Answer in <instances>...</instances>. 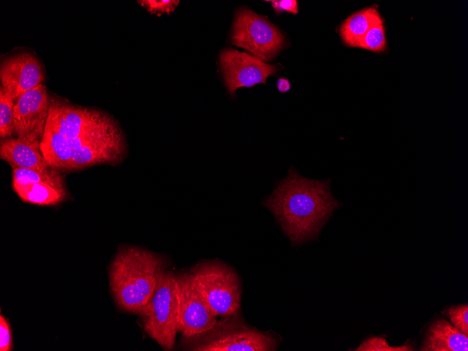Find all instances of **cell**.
<instances>
[{
  "mask_svg": "<svg viewBox=\"0 0 468 351\" xmlns=\"http://www.w3.org/2000/svg\"><path fill=\"white\" fill-rule=\"evenodd\" d=\"M330 184V179L303 177L291 167L265 198L263 205L275 216L292 245L317 238L333 211L341 206L333 197Z\"/></svg>",
  "mask_w": 468,
  "mask_h": 351,
  "instance_id": "6da1fadb",
  "label": "cell"
},
{
  "mask_svg": "<svg viewBox=\"0 0 468 351\" xmlns=\"http://www.w3.org/2000/svg\"><path fill=\"white\" fill-rule=\"evenodd\" d=\"M164 269V260L157 254L136 246L120 247L109 272L111 291L118 306L139 315L153 295Z\"/></svg>",
  "mask_w": 468,
  "mask_h": 351,
  "instance_id": "7a4b0ae2",
  "label": "cell"
},
{
  "mask_svg": "<svg viewBox=\"0 0 468 351\" xmlns=\"http://www.w3.org/2000/svg\"><path fill=\"white\" fill-rule=\"evenodd\" d=\"M182 349L192 351H273L270 334L249 326L239 315L221 317L209 330L181 339Z\"/></svg>",
  "mask_w": 468,
  "mask_h": 351,
  "instance_id": "3957f363",
  "label": "cell"
},
{
  "mask_svg": "<svg viewBox=\"0 0 468 351\" xmlns=\"http://www.w3.org/2000/svg\"><path fill=\"white\" fill-rule=\"evenodd\" d=\"M48 117L72 149L95 138L123 131L108 113L95 109L73 104L60 97H49Z\"/></svg>",
  "mask_w": 468,
  "mask_h": 351,
  "instance_id": "277c9868",
  "label": "cell"
},
{
  "mask_svg": "<svg viewBox=\"0 0 468 351\" xmlns=\"http://www.w3.org/2000/svg\"><path fill=\"white\" fill-rule=\"evenodd\" d=\"M205 301L216 316L239 315L240 282L236 273L219 261H205L189 271Z\"/></svg>",
  "mask_w": 468,
  "mask_h": 351,
  "instance_id": "5b68a950",
  "label": "cell"
},
{
  "mask_svg": "<svg viewBox=\"0 0 468 351\" xmlns=\"http://www.w3.org/2000/svg\"><path fill=\"white\" fill-rule=\"evenodd\" d=\"M176 275L163 270L156 289L139 316L145 332L163 348L174 347L177 331V298Z\"/></svg>",
  "mask_w": 468,
  "mask_h": 351,
  "instance_id": "8992f818",
  "label": "cell"
},
{
  "mask_svg": "<svg viewBox=\"0 0 468 351\" xmlns=\"http://www.w3.org/2000/svg\"><path fill=\"white\" fill-rule=\"evenodd\" d=\"M230 39L264 62L273 59L284 44L283 34L274 25L247 8L236 12Z\"/></svg>",
  "mask_w": 468,
  "mask_h": 351,
  "instance_id": "52a82bcc",
  "label": "cell"
},
{
  "mask_svg": "<svg viewBox=\"0 0 468 351\" xmlns=\"http://www.w3.org/2000/svg\"><path fill=\"white\" fill-rule=\"evenodd\" d=\"M177 331L188 338L211 329L218 320L189 272L176 275Z\"/></svg>",
  "mask_w": 468,
  "mask_h": 351,
  "instance_id": "ba28073f",
  "label": "cell"
},
{
  "mask_svg": "<svg viewBox=\"0 0 468 351\" xmlns=\"http://www.w3.org/2000/svg\"><path fill=\"white\" fill-rule=\"evenodd\" d=\"M219 62L225 84L232 96L239 88L266 83L267 78L277 70L276 66L251 53L230 48L221 51Z\"/></svg>",
  "mask_w": 468,
  "mask_h": 351,
  "instance_id": "9c48e42d",
  "label": "cell"
},
{
  "mask_svg": "<svg viewBox=\"0 0 468 351\" xmlns=\"http://www.w3.org/2000/svg\"><path fill=\"white\" fill-rule=\"evenodd\" d=\"M49 108L50 99L43 83L24 93L13 109L14 137L41 142Z\"/></svg>",
  "mask_w": 468,
  "mask_h": 351,
  "instance_id": "30bf717a",
  "label": "cell"
},
{
  "mask_svg": "<svg viewBox=\"0 0 468 351\" xmlns=\"http://www.w3.org/2000/svg\"><path fill=\"white\" fill-rule=\"evenodd\" d=\"M0 79L1 85L16 102L24 93L43 83L45 75L34 55L20 52L1 60Z\"/></svg>",
  "mask_w": 468,
  "mask_h": 351,
  "instance_id": "8fae6325",
  "label": "cell"
},
{
  "mask_svg": "<svg viewBox=\"0 0 468 351\" xmlns=\"http://www.w3.org/2000/svg\"><path fill=\"white\" fill-rule=\"evenodd\" d=\"M127 144L123 131L91 139L73 149L70 170L97 164L118 165L125 158Z\"/></svg>",
  "mask_w": 468,
  "mask_h": 351,
  "instance_id": "7c38bea8",
  "label": "cell"
},
{
  "mask_svg": "<svg viewBox=\"0 0 468 351\" xmlns=\"http://www.w3.org/2000/svg\"><path fill=\"white\" fill-rule=\"evenodd\" d=\"M40 142L11 137L1 139L0 157L14 168H28L41 172L51 167L40 148Z\"/></svg>",
  "mask_w": 468,
  "mask_h": 351,
  "instance_id": "4fadbf2b",
  "label": "cell"
},
{
  "mask_svg": "<svg viewBox=\"0 0 468 351\" xmlns=\"http://www.w3.org/2000/svg\"><path fill=\"white\" fill-rule=\"evenodd\" d=\"M420 350L467 351L468 336L445 319L439 318L428 328Z\"/></svg>",
  "mask_w": 468,
  "mask_h": 351,
  "instance_id": "5bb4252c",
  "label": "cell"
},
{
  "mask_svg": "<svg viewBox=\"0 0 468 351\" xmlns=\"http://www.w3.org/2000/svg\"><path fill=\"white\" fill-rule=\"evenodd\" d=\"M40 148L51 167L59 170H70L72 149L68 139L59 132L49 117L40 143Z\"/></svg>",
  "mask_w": 468,
  "mask_h": 351,
  "instance_id": "9a60e30c",
  "label": "cell"
},
{
  "mask_svg": "<svg viewBox=\"0 0 468 351\" xmlns=\"http://www.w3.org/2000/svg\"><path fill=\"white\" fill-rule=\"evenodd\" d=\"M382 20L375 7H368L352 14L340 27V36L343 42L349 47H355L367 31L374 24Z\"/></svg>",
  "mask_w": 468,
  "mask_h": 351,
  "instance_id": "2e32d148",
  "label": "cell"
},
{
  "mask_svg": "<svg viewBox=\"0 0 468 351\" xmlns=\"http://www.w3.org/2000/svg\"><path fill=\"white\" fill-rule=\"evenodd\" d=\"M13 188L22 201L41 206L57 205L67 195L65 186L43 182L27 185L13 184Z\"/></svg>",
  "mask_w": 468,
  "mask_h": 351,
  "instance_id": "e0dca14e",
  "label": "cell"
},
{
  "mask_svg": "<svg viewBox=\"0 0 468 351\" xmlns=\"http://www.w3.org/2000/svg\"><path fill=\"white\" fill-rule=\"evenodd\" d=\"M41 182L65 186L64 178L59 170L52 168L41 172L28 168L13 169V184L27 185Z\"/></svg>",
  "mask_w": 468,
  "mask_h": 351,
  "instance_id": "ac0fdd59",
  "label": "cell"
},
{
  "mask_svg": "<svg viewBox=\"0 0 468 351\" xmlns=\"http://www.w3.org/2000/svg\"><path fill=\"white\" fill-rule=\"evenodd\" d=\"M15 102L4 88L0 87V137L14 136L13 109Z\"/></svg>",
  "mask_w": 468,
  "mask_h": 351,
  "instance_id": "d6986e66",
  "label": "cell"
},
{
  "mask_svg": "<svg viewBox=\"0 0 468 351\" xmlns=\"http://www.w3.org/2000/svg\"><path fill=\"white\" fill-rule=\"evenodd\" d=\"M385 27L383 20L374 24L356 44L361 48L375 53L384 52L386 48Z\"/></svg>",
  "mask_w": 468,
  "mask_h": 351,
  "instance_id": "ffe728a7",
  "label": "cell"
},
{
  "mask_svg": "<svg viewBox=\"0 0 468 351\" xmlns=\"http://www.w3.org/2000/svg\"><path fill=\"white\" fill-rule=\"evenodd\" d=\"M413 344L405 343L402 346L392 347L388 345L385 338L372 337L364 340L355 350L357 351H411Z\"/></svg>",
  "mask_w": 468,
  "mask_h": 351,
  "instance_id": "44dd1931",
  "label": "cell"
},
{
  "mask_svg": "<svg viewBox=\"0 0 468 351\" xmlns=\"http://www.w3.org/2000/svg\"><path fill=\"white\" fill-rule=\"evenodd\" d=\"M444 314L450 319L451 324L468 336V305L462 304L448 308Z\"/></svg>",
  "mask_w": 468,
  "mask_h": 351,
  "instance_id": "7402d4cb",
  "label": "cell"
},
{
  "mask_svg": "<svg viewBox=\"0 0 468 351\" xmlns=\"http://www.w3.org/2000/svg\"><path fill=\"white\" fill-rule=\"evenodd\" d=\"M139 4L146 8V10L156 15H161L163 13H172L177 6L179 4V1H155V0H145L138 1Z\"/></svg>",
  "mask_w": 468,
  "mask_h": 351,
  "instance_id": "603a6c76",
  "label": "cell"
},
{
  "mask_svg": "<svg viewBox=\"0 0 468 351\" xmlns=\"http://www.w3.org/2000/svg\"><path fill=\"white\" fill-rule=\"evenodd\" d=\"M12 349V336L8 321L0 316V350L9 351Z\"/></svg>",
  "mask_w": 468,
  "mask_h": 351,
  "instance_id": "cb8c5ba5",
  "label": "cell"
},
{
  "mask_svg": "<svg viewBox=\"0 0 468 351\" xmlns=\"http://www.w3.org/2000/svg\"><path fill=\"white\" fill-rule=\"evenodd\" d=\"M271 2L274 10L277 14L282 11H287L293 14L298 13V4L295 0L271 1Z\"/></svg>",
  "mask_w": 468,
  "mask_h": 351,
  "instance_id": "d4e9b609",
  "label": "cell"
},
{
  "mask_svg": "<svg viewBox=\"0 0 468 351\" xmlns=\"http://www.w3.org/2000/svg\"><path fill=\"white\" fill-rule=\"evenodd\" d=\"M277 87L280 92L283 93L287 92L290 90V82L287 78H280L277 80Z\"/></svg>",
  "mask_w": 468,
  "mask_h": 351,
  "instance_id": "484cf974",
  "label": "cell"
}]
</instances>
